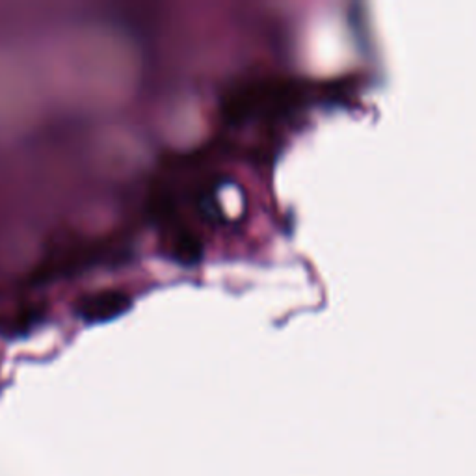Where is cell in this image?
<instances>
[{
	"label": "cell",
	"mask_w": 476,
	"mask_h": 476,
	"mask_svg": "<svg viewBox=\"0 0 476 476\" xmlns=\"http://www.w3.org/2000/svg\"><path fill=\"white\" fill-rule=\"evenodd\" d=\"M125 306H127V299L123 294H99L86 301L82 313L93 320H103V318H110L112 315L123 311Z\"/></svg>",
	"instance_id": "obj_1"
}]
</instances>
